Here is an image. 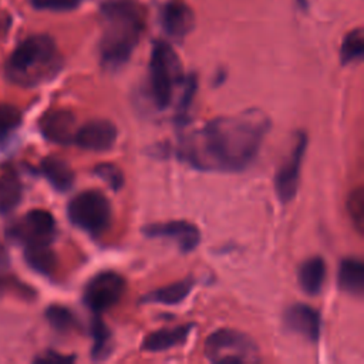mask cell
<instances>
[{"label":"cell","instance_id":"6da1fadb","mask_svg":"<svg viewBox=\"0 0 364 364\" xmlns=\"http://www.w3.org/2000/svg\"><path fill=\"white\" fill-rule=\"evenodd\" d=\"M270 119L259 109L218 117L181 145V156L206 171H242L257 156Z\"/></svg>","mask_w":364,"mask_h":364},{"label":"cell","instance_id":"7a4b0ae2","mask_svg":"<svg viewBox=\"0 0 364 364\" xmlns=\"http://www.w3.org/2000/svg\"><path fill=\"white\" fill-rule=\"evenodd\" d=\"M102 36L101 64L108 70L122 67L131 57L144 28V10L134 0H107L101 3Z\"/></svg>","mask_w":364,"mask_h":364},{"label":"cell","instance_id":"3957f363","mask_svg":"<svg viewBox=\"0 0 364 364\" xmlns=\"http://www.w3.org/2000/svg\"><path fill=\"white\" fill-rule=\"evenodd\" d=\"M60 67L61 57L54 40L46 34H36L14 48L4 68L11 82L34 87L54 77Z\"/></svg>","mask_w":364,"mask_h":364},{"label":"cell","instance_id":"277c9868","mask_svg":"<svg viewBox=\"0 0 364 364\" xmlns=\"http://www.w3.org/2000/svg\"><path fill=\"white\" fill-rule=\"evenodd\" d=\"M183 81L181 61L165 41H156L149 60V92L158 109L171 105L175 88Z\"/></svg>","mask_w":364,"mask_h":364},{"label":"cell","instance_id":"5b68a950","mask_svg":"<svg viewBox=\"0 0 364 364\" xmlns=\"http://www.w3.org/2000/svg\"><path fill=\"white\" fill-rule=\"evenodd\" d=\"M203 353L212 363L243 364L260 361L259 348L245 333L233 328L213 331L205 341Z\"/></svg>","mask_w":364,"mask_h":364},{"label":"cell","instance_id":"8992f818","mask_svg":"<svg viewBox=\"0 0 364 364\" xmlns=\"http://www.w3.org/2000/svg\"><path fill=\"white\" fill-rule=\"evenodd\" d=\"M70 220L90 235L102 233L111 223V203L100 191H84L75 195L67 206Z\"/></svg>","mask_w":364,"mask_h":364},{"label":"cell","instance_id":"52a82bcc","mask_svg":"<svg viewBox=\"0 0 364 364\" xmlns=\"http://www.w3.org/2000/svg\"><path fill=\"white\" fill-rule=\"evenodd\" d=\"M125 290V280L115 272H100L84 289V303L94 314H101L115 306Z\"/></svg>","mask_w":364,"mask_h":364},{"label":"cell","instance_id":"ba28073f","mask_svg":"<svg viewBox=\"0 0 364 364\" xmlns=\"http://www.w3.org/2000/svg\"><path fill=\"white\" fill-rule=\"evenodd\" d=\"M11 233L27 247L50 246L55 235V220L50 212L33 209L11 228Z\"/></svg>","mask_w":364,"mask_h":364},{"label":"cell","instance_id":"9c48e42d","mask_svg":"<svg viewBox=\"0 0 364 364\" xmlns=\"http://www.w3.org/2000/svg\"><path fill=\"white\" fill-rule=\"evenodd\" d=\"M306 148L307 136L304 132H299L290 156L283 162V165L279 168L274 176V189L282 203L290 202L297 193L301 162Z\"/></svg>","mask_w":364,"mask_h":364},{"label":"cell","instance_id":"30bf717a","mask_svg":"<svg viewBox=\"0 0 364 364\" xmlns=\"http://www.w3.org/2000/svg\"><path fill=\"white\" fill-rule=\"evenodd\" d=\"M144 235L155 239L172 240L178 249L183 253L192 252L200 242V233L198 228L185 220L158 222L144 226Z\"/></svg>","mask_w":364,"mask_h":364},{"label":"cell","instance_id":"8fae6325","mask_svg":"<svg viewBox=\"0 0 364 364\" xmlns=\"http://www.w3.org/2000/svg\"><path fill=\"white\" fill-rule=\"evenodd\" d=\"M117 141V127L108 119H92L77 128L73 142L82 149L104 152L114 146Z\"/></svg>","mask_w":364,"mask_h":364},{"label":"cell","instance_id":"7c38bea8","mask_svg":"<svg viewBox=\"0 0 364 364\" xmlns=\"http://www.w3.org/2000/svg\"><path fill=\"white\" fill-rule=\"evenodd\" d=\"M284 324L289 330L303 336L313 343L320 338V313L309 304L296 303L290 306L284 313Z\"/></svg>","mask_w":364,"mask_h":364},{"label":"cell","instance_id":"4fadbf2b","mask_svg":"<svg viewBox=\"0 0 364 364\" xmlns=\"http://www.w3.org/2000/svg\"><path fill=\"white\" fill-rule=\"evenodd\" d=\"M193 11L182 0H169L161 10V24L165 33L176 40H182L193 28Z\"/></svg>","mask_w":364,"mask_h":364},{"label":"cell","instance_id":"5bb4252c","mask_svg":"<svg viewBox=\"0 0 364 364\" xmlns=\"http://www.w3.org/2000/svg\"><path fill=\"white\" fill-rule=\"evenodd\" d=\"M40 128L46 138L58 144L73 142L75 135V118L67 111H53L41 119Z\"/></svg>","mask_w":364,"mask_h":364},{"label":"cell","instance_id":"9a60e30c","mask_svg":"<svg viewBox=\"0 0 364 364\" xmlns=\"http://www.w3.org/2000/svg\"><path fill=\"white\" fill-rule=\"evenodd\" d=\"M192 327L193 324H182L171 328H161L152 331L144 338L142 350L156 353L173 348L176 346H182L186 341Z\"/></svg>","mask_w":364,"mask_h":364},{"label":"cell","instance_id":"2e32d148","mask_svg":"<svg viewBox=\"0 0 364 364\" xmlns=\"http://www.w3.org/2000/svg\"><path fill=\"white\" fill-rule=\"evenodd\" d=\"M338 287L355 297L364 291V264L357 257H346L340 262L337 273Z\"/></svg>","mask_w":364,"mask_h":364},{"label":"cell","instance_id":"e0dca14e","mask_svg":"<svg viewBox=\"0 0 364 364\" xmlns=\"http://www.w3.org/2000/svg\"><path fill=\"white\" fill-rule=\"evenodd\" d=\"M326 263L320 256H314L303 262L299 269V284L304 293L316 296L321 291L326 280Z\"/></svg>","mask_w":364,"mask_h":364},{"label":"cell","instance_id":"ac0fdd59","mask_svg":"<svg viewBox=\"0 0 364 364\" xmlns=\"http://www.w3.org/2000/svg\"><path fill=\"white\" fill-rule=\"evenodd\" d=\"M192 287H193V279L185 277L182 280H178L175 283H171L168 286H164L146 293L141 300L145 303H159V304L173 306L185 300L191 293Z\"/></svg>","mask_w":364,"mask_h":364},{"label":"cell","instance_id":"d6986e66","mask_svg":"<svg viewBox=\"0 0 364 364\" xmlns=\"http://www.w3.org/2000/svg\"><path fill=\"white\" fill-rule=\"evenodd\" d=\"M41 172L60 192L68 191L74 183V172L63 159L46 158L41 164Z\"/></svg>","mask_w":364,"mask_h":364},{"label":"cell","instance_id":"ffe728a7","mask_svg":"<svg viewBox=\"0 0 364 364\" xmlns=\"http://www.w3.org/2000/svg\"><path fill=\"white\" fill-rule=\"evenodd\" d=\"M23 196V186L16 173L9 172L0 176V213L14 210Z\"/></svg>","mask_w":364,"mask_h":364},{"label":"cell","instance_id":"44dd1931","mask_svg":"<svg viewBox=\"0 0 364 364\" xmlns=\"http://www.w3.org/2000/svg\"><path fill=\"white\" fill-rule=\"evenodd\" d=\"M91 336L92 347L91 357L95 361H102L109 357L112 351V336L105 323L100 318V314H95L91 323Z\"/></svg>","mask_w":364,"mask_h":364},{"label":"cell","instance_id":"7402d4cb","mask_svg":"<svg viewBox=\"0 0 364 364\" xmlns=\"http://www.w3.org/2000/svg\"><path fill=\"white\" fill-rule=\"evenodd\" d=\"M364 54V34L361 28H355L350 31L341 44L340 48V61L343 64H348L357 60H361Z\"/></svg>","mask_w":364,"mask_h":364},{"label":"cell","instance_id":"603a6c76","mask_svg":"<svg viewBox=\"0 0 364 364\" xmlns=\"http://www.w3.org/2000/svg\"><path fill=\"white\" fill-rule=\"evenodd\" d=\"M46 317L51 327L60 333H70L77 327L75 316L63 306H50L46 311Z\"/></svg>","mask_w":364,"mask_h":364},{"label":"cell","instance_id":"cb8c5ba5","mask_svg":"<svg viewBox=\"0 0 364 364\" xmlns=\"http://www.w3.org/2000/svg\"><path fill=\"white\" fill-rule=\"evenodd\" d=\"M26 257L28 264L41 273H50L55 264V257L48 246L27 247Z\"/></svg>","mask_w":364,"mask_h":364},{"label":"cell","instance_id":"d4e9b609","mask_svg":"<svg viewBox=\"0 0 364 364\" xmlns=\"http://www.w3.org/2000/svg\"><path fill=\"white\" fill-rule=\"evenodd\" d=\"M183 85H182V95L176 108V119L183 124L188 115V111L191 108V104L193 101L195 92H196V77L193 74L188 75L186 78H183Z\"/></svg>","mask_w":364,"mask_h":364},{"label":"cell","instance_id":"484cf974","mask_svg":"<svg viewBox=\"0 0 364 364\" xmlns=\"http://www.w3.org/2000/svg\"><path fill=\"white\" fill-rule=\"evenodd\" d=\"M94 175H97L100 179H102L112 191H119L124 186V175L122 171L109 162L98 164L94 168Z\"/></svg>","mask_w":364,"mask_h":364},{"label":"cell","instance_id":"4316f807","mask_svg":"<svg viewBox=\"0 0 364 364\" xmlns=\"http://www.w3.org/2000/svg\"><path fill=\"white\" fill-rule=\"evenodd\" d=\"M21 119L20 111L7 104H0V136H6L18 127Z\"/></svg>","mask_w":364,"mask_h":364},{"label":"cell","instance_id":"83f0119b","mask_svg":"<svg viewBox=\"0 0 364 364\" xmlns=\"http://www.w3.org/2000/svg\"><path fill=\"white\" fill-rule=\"evenodd\" d=\"M84 0H30V3L40 10H53V11H65L75 9Z\"/></svg>","mask_w":364,"mask_h":364},{"label":"cell","instance_id":"f1b7e54d","mask_svg":"<svg viewBox=\"0 0 364 364\" xmlns=\"http://www.w3.org/2000/svg\"><path fill=\"white\" fill-rule=\"evenodd\" d=\"M350 208L353 209L351 215L355 219L357 226L360 229V226L363 225V213H364V198L361 191H357L355 193H353V205L350 203Z\"/></svg>","mask_w":364,"mask_h":364},{"label":"cell","instance_id":"f546056e","mask_svg":"<svg viewBox=\"0 0 364 364\" xmlns=\"http://www.w3.org/2000/svg\"><path fill=\"white\" fill-rule=\"evenodd\" d=\"M36 361H38V363H44V364L71 363V361H74V357H71V355H63V354H58V353H54V351H48V353H46L44 355L38 357Z\"/></svg>","mask_w":364,"mask_h":364},{"label":"cell","instance_id":"4dcf8cb0","mask_svg":"<svg viewBox=\"0 0 364 364\" xmlns=\"http://www.w3.org/2000/svg\"><path fill=\"white\" fill-rule=\"evenodd\" d=\"M297 1H299V3H300L303 7L307 4V0H297Z\"/></svg>","mask_w":364,"mask_h":364}]
</instances>
